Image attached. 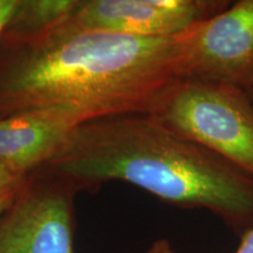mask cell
Segmentation results:
<instances>
[{"label":"cell","mask_w":253,"mask_h":253,"mask_svg":"<svg viewBox=\"0 0 253 253\" xmlns=\"http://www.w3.org/2000/svg\"><path fill=\"white\" fill-rule=\"evenodd\" d=\"M181 33L142 38L80 30L65 20L33 37L1 36L0 118L48 114L78 126L148 115L179 79Z\"/></svg>","instance_id":"1"},{"label":"cell","mask_w":253,"mask_h":253,"mask_svg":"<svg viewBox=\"0 0 253 253\" xmlns=\"http://www.w3.org/2000/svg\"><path fill=\"white\" fill-rule=\"evenodd\" d=\"M40 169L78 192L121 181L168 204L207 209L238 233L253 226V176L145 114L79 125Z\"/></svg>","instance_id":"2"},{"label":"cell","mask_w":253,"mask_h":253,"mask_svg":"<svg viewBox=\"0 0 253 253\" xmlns=\"http://www.w3.org/2000/svg\"><path fill=\"white\" fill-rule=\"evenodd\" d=\"M148 115L253 176V104L242 88L179 78Z\"/></svg>","instance_id":"3"},{"label":"cell","mask_w":253,"mask_h":253,"mask_svg":"<svg viewBox=\"0 0 253 253\" xmlns=\"http://www.w3.org/2000/svg\"><path fill=\"white\" fill-rule=\"evenodd\" d=\"M77 189L38 169L0 217V253H75Z\"/></svg>","instance_id":"4"},{"label":"cell","mask_w":253,"mask_h":253,"mask_svg":"<svg viewBox=\"0 0 253 253\" xmlns=\"http://www.w3.org/2000/svg\"><path fill=\"white\" fill-rule=\"evenodd\" d=\"M179 78L246 89L253 82V0L231 2L181 33Z\"/></svg>","instance_id":"5"},{"label":"cell","mask_w":253,"mask_h":253,"mask_svg":"<svg viewBox=\"0 0 253 253\" xmlns=\"http://www.w3.org/2000/svg\"><path fill=\"white\" fill-rule=\"evenodd\" d=\"M230 4L224 0H86L67 23L80 30L168 38L220 13Z\"/></svg>","instance_id":"6"},{"label":"cell","mask_w":253,"mask_h":253,"mask_svg":"<svg viewBox=\"0 0 253 253\" xmlns=\"http://www.w3.org/2000/svg\"><path fill=\"white\" fill-rule=\"evenodd\" d=\"M75 126L48 114L23 113L0 118V162L30 175L58 153Z\"/></svg>","instance_id":"7"},{"label":"cell","mask_w":253,"mask_h":253,"mask_svg":"<svg viewBox=\"0 0 253 253\" xmlns=\"http://www.w3.org/2000/svg\"><path fill=\"white\" fill-rule=\"evenodd\" d=\"M78 0H20L2 36L33 37L52 30L73 14Z\"/></svg>","instance_id":"8"},{"label":"cell","mask_w":253,"mask_h":253,"mask_svg":"<svg viewBox=\"0 0 253 253\" xmlns=\"http://www.w3.org/2000/svg\"><path fill=\"white\" fill-rule=\"evenodd\" d=\"M28 175L21 173L0 162V196L14 194L26 182Z\"/></svg>","instance_id":"9"},{"label":"cell","mask_w":253,"mask_h":253,"mask_svg":"<svg viewBox=\"0 0 253 253\" xmlns=\"http://www.w3.org/2000/svg\"><path fill=\"white\" fill-rule=\"evenodd\" d=\"M20 0H0V37L4 33L6 26L13 17Z\"/></svg>","instance_id":"10"},{"label":"cell","mask_w":253,"mask_h":253,"mask_svg":"<svg viewBox=\"0 0 253 253\" xmlns=\"http://www.w3.org/2000/svg\"><path fill=\"white\" fill-rule=\"evenodd\" d=\"M145 253H176L175 250L172 249L171 244L167 239H158L153 243Z\"/></svg>","instance_id":"11"},{"label":"cell","mask_w":253,"mask_h":253,"mask_svg":"<svg viewBox=\"0 0 253 253\" xmlns=\"http://www.w3.org/2000/svg\"><path fill=\"white\" fill-rule=\"evenodd\" d=\"M236 253H253V226L244 233L238 251Z\"/></svg>","instance_id":"12"},{"label":"cell","mask_w":253,"mask_h":253,"mask_svg":"<svg viewBox=\"0 0 253 253\" xmlns=\"http://www.w3.org/2000/svg\"><path fill=\"white\" fill-rule=\"evenodd\" d=\"M18 191L14 192V194H8L5 196H0V217L4 214V212L7 209L11 207V204L13 203L15 196H17Z\"/></svg>","instance_id":"13"},{"label":"cell","mask_w":253,"mask_h":253,"mask_svg":"<svg viewBox=\"0 0 253 253\" xmlns=\"http://www.w3.org/2000/svg\"><path fill=\"white\" fill-rule=\"evenodd\" d=\"M246 93H248V95H249V97H250V100H251V102H252V104H253V82L251 84H250V86L246 88V89H244Z\"/></svg>","instance_id":"14"}]
</instances>
